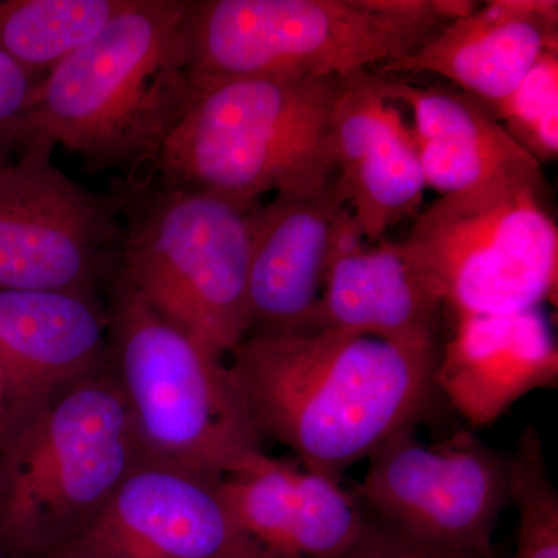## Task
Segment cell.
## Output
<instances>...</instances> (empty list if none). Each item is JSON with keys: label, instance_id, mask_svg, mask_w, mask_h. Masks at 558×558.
I'll list each match as a JSON object with an SVG mask.
<instances>
[{"label": "cell", "instance_id": "18", "mask_svg": "<svg viewBox=\"0 0 558 558\" xmlns=\"http://www.w3.org/2000/svg\"><path fill=\"white\" fill-rule=\"evenodd\" d=\"M558 47L556 0H494L451 21L385 73H432L484 105L515 90L543 53Z\"/></svg>", "mask_w": 558, "mask_h": 558}, {"label": "cell", "instance_id": "16", "mask_svg": "<svg viewBox=\"0 0 558 558\" xmlns=\"http://www.w3.org/2000/svg\"><path fill=\"white\" fill-rule=\"evenodd\" d=\"M435 384L475 427L494 424L537 389L557 387L558 347L545 312L454 318Z\"/></svg>", "mask_w": 558, "mask_h": 558}, {"label": "cell", "instance_id": "4", "mask_svg": "<svg viewBox=\"0 0 558 558\" xmlns=\"http://www.w3.org/2000/svg\"><path fill=\"white\" fill-rule=\"evenodd\" d=\"M194 83L190 108L150 170L160 183L253 208L266 193L317 196L336 182L332 112L340 78Z\"/></svg>", "mask_w": 558, "mask_h": 558}, {"label": "cell", "instance_id": "10", "mask_svg": "<svg viewBox=\"0 0 558 558\" xmlns=\"http://www.w3.org/2000/svg\"><path fill=\"white\" fill-rule=\"evenodd\" d=\"M355 498L374 523L427 548L494 558L510 505L509 457L470 432L425 446L403 429L368 457Z\"/></svg>", "mask_w": 558, "mask_h": 558}, {"label": "cell", "instance_id": "2", "mask_svg": "<svg viewBox=\"0 0 558 558\" xmlns=\"http://www.w3.org/2000/svg\"><path fill=\"white\" fill-rule=\"evenodd\" d=\"M191 0H134L39 81L22 132L49 140L89 174H148L196 90ZM21 150V149H20Z\"/></svg>", "mask_w": 558, "mask_h": 558}, {"label": "cell", "instance_id": "12", "mask_svg": "<svg viewBox=\"0 0 558 558\" xmlns=\"http://www.w3.org/2000/svg\"><path fill=\"white\" fill-rule=\"evenodd\" d=\"M332 135L336 185L366 241L385 240L389 229L421 215L427 185L413 131L380 90L377 73L341 76Z\"/></svg>", "mask_w": 558, "mask_h": 558}, {"label": "cell", "instance_id": "20", "mask_svg": "<svg viewBox=\"0 0 558 558\" xmlns=\"http://www.w3.org/2000/svg\"><path fill=\"white\" fill-rule=\"evenodd\" d=\"M134 0H0V51L43 80Z\"/></svg>", "mask_w": 558, "mask_h": 558}, {"label": "cell", "instance_id": "19", "mask_svg": "<svg viewBox=\"0 0 558 558\" xmlns=\"http://www.w3.org/2000/svg\"><path fill=\"white\" fill-rule=\"evenodd\" d=\"M379 86L385 97L411 110L425 185L440 196L505 175L542 174V165L468 92L381 75Z\"/></svg>", "mask_w": 558, "mask_h": 558}, {"label": "cell", "instance_id": "22", "mask_svg": "<svg viewBox=\"0 0 558 558\" xmlns=\"http://www.w3.org/2000/svg\"><path fill=\"white\" fill-rule=\"evenodd\" d=\"M510 137L542 165L558 154V47L543 53L515 90L487 105Z\"/></svg>", "mask_w": 558, "mask_h": 558}, {"label": "cell", "instance_id": "1", "mask_svg": "<svg viewBox=\"0 0 558 558\" xmlns=\"http://www.w3.org/2000/svg\"><path fill=\"white\" fill-rule=\"evenodd\" d=\"M439 351L337 329L247 336L229 368L260 440L340 483L352 464L427 416Z\"/></svg>", "mask_w": 558, "mask_h": 558}, {"label": "cell", "instance_id": "6", "mask_svg": "<svg viewBox=\"0 0 558 558\" xmlns=\"http://www.w3.org/2000/svg\"><path fill=\"white\" fill-rule=\"evenodd\" d=\"M110 366L148 461L222 480L264 453L229 363L146 303L108 290Z\"/></svg>", "mask_w": 558, "mask_h": 558}, {"label": "cell", "instance_id": "11", "mask_svg": "<svg viewBox=\"0 0 558 558\" xmlns=\"http://www.w3.org/2000/svg\"><path fill=\"white\" fill-rule=\"evenodd\" d=\"M47 558H271L242 531L219 480L140 462L83 534Z\"/></svg>", "mask_w": 558, "mask_h": 558}, {"label": "cell", "instance_id": "17", "mask_svg": "<svg viewBox=\"0 0 558 558\" xmlns=\"http://www.w3.org/2000/svg\"><path fill=\"white\" fill-rule=\"evenodd\" d=\"M0 359L9 416L108 365L106 304L76 292L0 290Z\"/></svg>", "mask_w": 558, "mask_h": 558}, {"label": "cell", "instance_id": "5", "mask_svg": "<svg viewBox=\"0 0 558 558\" xmlns=\"http://www.w3.org/2000/svg\"><path fill=\"white\" fill-rule=\"evenodd\" d=\"M469 0H191L194 80L341 78L421 49Z\"/></svg>", "mask_w": 558, "mask_h": 558}, {"label": "cell", "instance_id": "25", "mask_svg": "<svg viewBox=\"0 0 558 558\" xmlns=\"http://www.w3.org/2000/svg\"><path fill=\"white\" fill-rule=\"evenodd\" d=\"M9 413V388H7L5 369H3L2 359H0V422Z\"/></svg>", "mask_w": 558, "mask_h": 558}, {"label": "cell", "instance_id": "27", "mask_svg": "<svg viewBox=\"0 0 558 558\" xmlns=\"http://www.w3.org/2000/svg\"><path fill=\"white\" fill-rule=\"evenodd\" d=\"M0 558H5V557H3V556H0Z\"/></svg>", "mask_w": 558, "mask_h": 558}, {"label": "cell", "instance_id": "21", "mask_svg": "<svg viewBox=\"0 0 558 558\" xmlns=\"http://www.w3.org/2000/svg\"><path fill=\"white\" fill-rule=\"evenodd\" d=\"M509 492L520 515L513 558H558V492L534 427L524 428L509 457Z\"/></svg>", "mask_w": 558, "mask_h": 558}, {"label": "cell", "instance_id": "26", "mask_svg": "<svg viewBox=\"0 0 558 558\" xmlns=\"http://www.w3.org/2000/svg\"><path fill=\"white\" fill-rule=\"evenodd\" d=\"M0 427H2V422H0Z\"/></svg>", "mask_w": 558, "mask_h": 558}, {"label": "cell", "instance_id": "13", "mask_svg": "<svg viewBox=\"0 0 558 558\" xmlns=\"http://www.w3.org/2000/svg\"><path fill=\"white\" fill-rule=\"evenodd\" d=\"M438 289L402 244L365 240L348 211L325 284L300 333L347 330L414 349H440Z\"/></svg>", "mask_w": 558, "mask_h": 558}, {"label": "cell", "instance_id": "14", "mask_svg": "<svg viewBox=\"0 0 558 558\" xmlns=\"http://www.w3.org/2000/svg\"><path fill=\"white\" fill-rule=\"evenodd\" d=\"M348 211L336 182L317 196L277 194L269 204L252 208L247 336L304 329Z\"/></svg>", "mask_w": 558, "mask_h": 558}, {"label": "cell", "instance_id": "23", "mask_svg": "<svg viewBox=\"0 0 558 558\" xmlns=\"http://www.w3.org/2000/svg\"><path fill=\"white\" fill-rule=\"evenodd\" d=\"M39 78L0 51V170L16 159Z\"/></svg>", "mask_w": 558, "mask_h": 558}, {"label": "cell", "instance_id": "9", "mask_svg": "<svg viewBox=\"0 0 558 558\" xmlns=\"http://www.w3.org/2000/svg\"><path fill=\"white\" fill-rule=\"evenodd\" d=\"M53 150L28 140L0 170V290L98 296L120 271V199L69 178Z\"/></svg>", "mask_w": 558, "mask_h": 558}, {"label": "cell", "instance_id": "8", "mask_svg": "<svg viewBox=\"0 0 558 558\" xmlns=\"http://www.w3.org/2000/svg\"><path fill=\"white\" fill-rule=\"evenodd\" d=\"M459 317L556 303L558 229L545 175H505L440 196L400 242Z\"/></svg>", "mask_w": 558, "mask_h": 558}, {"label": "cell", "instance_id": "7", "mask_svg": "<svg viewBox=\"0 0 558 558\" xmlns=\"http://www.w3.org/2000/svg\"><path fill=\"white\" fill-rule=\"evenodd\" d=\"M121 278L154 311L226 357L248 333L250 211L226 197L119 179ZM256 207V205H255Z\"/></svg>", "mask_w": 558, "mask_h": 558}, {"label": "cell", "instance_id": "3", "mask_svg": "<svg viewBox=\"0 0 558 558\" xmlns=\"http://www.w3.org/2000/svg\"><path fill=\"white\" fill-rule=\"evenodd\" d=\"M143 461L110 362L9 414L0 429V556H53Z\"/></svg>", "mask_w": 558, "mask_h": 558}, {"label": "cell", "instance_id": "24", "mask_svg": "<svg viewBox=\"0 0 558 558\" xmlns=\"http://www.w3.org/2000/svg\"><path fill=\"white\" fill-rule=\"evenodd\" d=\"M339 558H484L476 554L453 553V550H442L427 548V546L416 545L409 539L398 537L391 534L387 529L374 523L373 520L366 521L357 542L351 546Z\"/></svg>", "mask_w": 558, "mask_h": 558}, {"label": "cell", "instance_id": "15", "mask_svg": "<svg viewBox=\"0 0 558 558\" xmlns=\"http://www.w3.org/2000/svg\"><path fill=\"white\" fill-rule=\"evenodd\" d=\"M219 490L242 531L271 558H339L368 521L337 481L266 453L219 480Z\"/></svg>", "mask_w": 558, "mask_h": 558}]
</instances>
